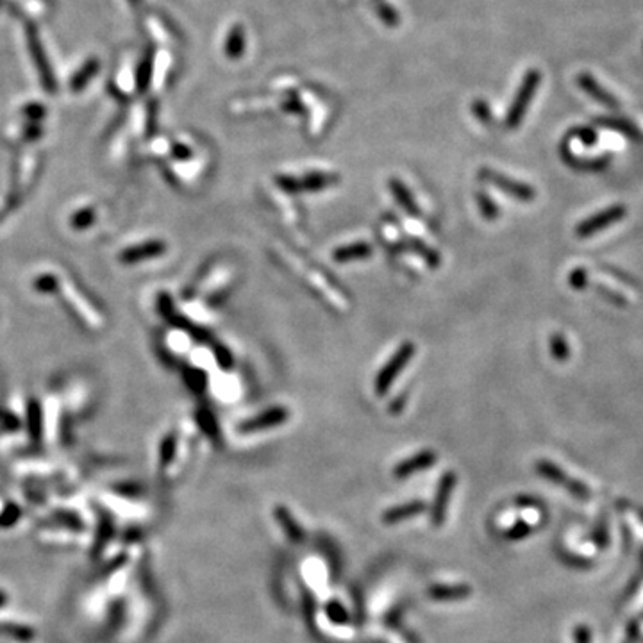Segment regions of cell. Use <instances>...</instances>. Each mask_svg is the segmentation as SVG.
Here are the masks:
<instances>
[{"label": "cell", "mask_w": 643, "mask_h": 643, "mask_svg": "<svg viewBox=\"0 0 643 643\" xmlns=\"http://www.w3.org/2000/svg\"><path fill=\"white\" fill-rule=\"evenodd\" d=\"M25 38H27V47L29 52L32 56V61H34V67L38 70L39 79H41L43 88L48 91V93H54L58 90V82H56L54 74H52V67L51 63H48L47 52H45V47H43L41 38L38 34V29L32 22H27L25 24Z\"/></svg>", "instance_id": "1"}, {"label": "cell", "mask_w": 643, "mask_h": 643, "mask_svg": "<svg viewBox=\"0 0 643 643\" xmlns=\"http://www.w3.org/2000/svg\"><path fill=\"white\" fill-rule=\"evenodd\" d=\"M417 347L411 342H404L398 347V351L391 356V359L386 363L384 367L381 368V372L375 377V391L377 395H386L390 391V386L394 384V381L397 379V375L401 374L405 368V365L410 363V359L413 358Z\"/></svg>", "instance_id": "2"}, {"label": "cell", "mask_w": 643, "mask_h": 643, "mask_svg": "<svg viewBox=\"0 0 643 643\" xmlns=\"http://www.w3.org/2000/svg\"><path fill=\"white\" fill-rule=\"evenodd\" d=\"M540 84V74L536 70H531L529 74L524 79L522 86H520L519 93L514 97V102L511 104V110L507 113V127L514 129L519 127V124L522 122L524 115H526L527 105L531 104V98L534 97V91Z\"/></svg>", "instance_id": "3"}, {"label": "cell", "mask_w": 643, "mask_h": 643, "mask_svg": "<svg viewBox=\"0 0 643 643\" xmlns=\"http://www.w3.org/2000/svg\"><path fill=\"white\" fill-rule=\"evenodd\" d=\"M479 179L488 181V183L495 184L499 190H502L504 193L511 197H517L522 202H531V200L536 197V191L529 186V184L519 183V181H513L509 177L502 176L499 171H493L490 168H481L479 170Z\"/></svg>", "instance_id": "4"}, {"label": "cell", "mask_w": 643, "mask_h": 643, "mask_svg": "<svg viewBox=\"0 0 643 643\" xmlns=\"http://www.w3.org/2000/svg\"><path fill=\"white\" fill-rule=\"evenodd\" d=\"M625 216V207L624 206H611L608 209L600 211V213L593 214L590 219H586L585 222H581L577 226L576 233L579 238H588L593 234L604 230L606 227L613 226V223L620 222Z\"/></svg>", "instance_id": "5"}, {"label": "cell", "mask_w": 643, "mask_h": 643, "mask_svg": "<svg viewBox=\"0 0 643 643\" xmlns=\"http://www.w3.org/2000/svg\"><path fill=\"white\" fill-rule=\"evenodd\" d=\"M456 483H457V477L453 470H448L447 474H443L440 479V483H438L436 495H434L433 507H431V520H433V524L436 527H440L441 524L445 522L448 500H450V495H453Z\"/></svg>", "instance_id": "6"}, {"label": "cell", "mask_w": 643, "mask_h": 643, "mask_svg": "<svg viewBox=\"0 0 643 643\" xmlns=\"http://www.w3.org/2000/svg\"><path fill=\"white\" fill-rule=\"evenodd\" d=\"M288 410L281 408V405H273L270 410L263 411V413L256 415L254 418H249L243 424L238 425V431L243 434H250V433H257V431H265V429L275 427V425H281L282 422L288 420Z\"/></svg>", "instance_id": "7"}, {"label": "cell", "mask_w": 643, "mask_h": 643, "mask_svg": "<svg viewBox=\"0 0 643 643\" xmlns=\"http://www.w3.org/2000/svg\"><path fill=\"white\" fill-rule=\"evenodd\" d=\"M536 470H538L540 476L547 477V479L552 481V483L565 484V488H569V490L572 491V493H576V495H579V497L588 495V490H586V486H583L581 483H577L576 479H570V477H566L565 472H563L561 468H557L556 465L550 463V461H538V465H536Z\"/></svg>", "instance_id": "8"}, {"label": "cell", "mask_w": 643, "mask_h": 643, "mask_svg": "<svg viewBox=\"0 0 643 643\" xmlns=\"http://www.w3.org/2000/svg\"><path fill=\"white\" fill-rule=\"evenodd\" d=\"M436 460H438L436 453H433V450H422V453L415 454V456L410 457V460H405V461H402V463H398L397 467L394 468V476L397 477V479H405V477L413 476V474H417V472L425 470V468H431L434 463H436Z\"/></svg>", "instance_id": "9"}, {"label": "cell", "mask_w": 643, "mask_h": 643, "mask_svg": "<svg viewBox=\"0 0 643 643\" xmlns=\"http://www.w3.org/2000/svg\"><path fill=\"white\" fill-rule=\"evenodd\" d=\"M275 520L279 522V526L282 527L285 534L290 538L292 543H302L306 540V534L302 526L295 520V517L292 514V511L286 506H277L275 507Z\"/></svg>", "instance_id": "10"}, {"label": "cell", "mask_w": 643, "mask_h": 643, "mask_svg": "<svg viewBox=\"0 0 643 643\" xmlns=\"http://www.w3.org/2000/svg\"><path fill=\"white\" fill-rule=\"evenodd\" d=\"M427 593L436 602H453L470 597L472 588L468 585H434L429 588Z\"/></svg>", "instance_id": "11"}, {"label": "cell", "mask_w": 643, "mask_h": 643, "mask_svg": "<svg viewBox=\"0 0 643 643\" xmlns=\"http://www.w3.org/2000/svg\"><path fill=\"white\" fill-rule=\"evenodd\" d=\"M424 511H425V504L415 500V502L402 504V506H395V507H391V509L384 511V513H382V522L388 524V526H394V524L415 519V517H418V514L424 513Z\"/></svg>", "instance_id": "12"}, {"label": "cell", "mask_w": 643, "mask_h": 643, "mask_svg": "<svg viewBox=\"0 0 643 643\" xmlns=\"http://www.w3.org/2000/svg\"><path fill=\"white\" fill-rule=\"evenodd\" d=\"M100 70V61L97 58H90L88 61L79 68L74 74V77L70 79V90L72 91H82L88 86V82L97 75V72Z\"/></svg>", "instance_id": "13"}, {"label": "cell", "mask_w": 643, "mask_h": 643, "mask_svg": "<svg viewBox=\"0 0 643 643\" xmlns=\"http://www.w3.org/2000/svg\"><path fill=\"white\" fill-rule=\"evenodd\" d=\"M372 254V247L365 242L352 243L347 247H339L335 250L332 257L336 263H349V261H359V259H367Z\"/></svg>", "instance_id": "14"}, {"label": "cell", "mask_w": 643, "mask_h": 643, "mask_svg": "<svg viewBox=\"0 0 643 643\" xmlns=\"http://www.w3.org/2000/svg\"><path fill=\"white\" fill-rule=\"evenodd\" d=\"M390 190L394 193L395 200L398 202V206L405 211V213L410 214V216H418L420 214V209H418L417 202H415L413 195L410 193V190L404 186V183L398 179H391L390 181Z\"/></svg>", "instance_id": "15"}, {"label": "cell", "mask_w": 643, "mask_h": 643, "mask_svg": "<svg viewBox=\"0 0 643 643\" xmlns=\"http://www.w3.org/2000/svg\"><path fill=\"white\" fill-rule=\"evenodd\" d=\"M336 179H338L336 176H329V174H322V171H311V174L300 179V188H302V191H320L331 186Z\"/></svg>", "instance_id": "16"}, {"label": "cell", "mask_w": 643, "mask_h": 643, "mask_svg": "<svg viewBox=\"0 0 643 643\" xmlns=\"http://www.w3.org/2000/svg\"><path fill=\"white\" fill-rule=\"evenodd\" d=\"M579 82H581L583 88H585V90L588 91L593 98H595V100L602 102V104L609 105V108H618V102H616V98H613L608 91L602 90V88H600V86L597 84L592 77H588V75H583V77L579 79Z\"/></svg>", "instance_id": "17"}, {"label": "cell", "mask_w": 643, "mask_h": 643, "mask_svg": "<svg viewBox=\"0 0 643 643\" xmlns=\"http://www.w3.org/2000/svg\"><path fill=\"white\" fill-rule=\"evenodd\" d=\"M245 51V32L240 25L233 27V31L229 32L227 36V43H226V54L229 56L230 59H238L242 56V52Z\"/></svg>", "instance_id": "18"}, {"label": "cell", "mask_w": 643, "mask_h": 643, "mask_svg": "<svg viewBox=\"0 0 643 643\" xmlns=\"http://www.w3.org/2000/svg\"><path fill=\"white\" fill-rule=\"evenodd\" d=\"M152 52L148 51L147 54L143 56L141 59L140 67L136 68V86L140 91H145L150 84V79H152Z\"/></svg>", "instance_id": "19"}, {"label": "cell", "mask_w": 643, "mask_h": 643, "mask_svg": "<svg viewBox=\"0 0 643 643\" xmlns=\"http://www.w3.org/2000/svg\"><path fill=\"white\" fill-rule=\"evenodd\" d=\"M408 243H410V247L415 250V252L420 254V256L424 257V261L427 263L431 268H436V266H440V254H438L436 250H433L431 247H427L425 243H422L420 240H417V238L408 240Z\"/></svg>", "instance_id": "20"}, {"label": "cell", "mask_w": 643, "mask_h": 643, "mask_svg": "<svg viewBox=\"0 0 643 643\" xmlns=\"http://www.w3.org/2000/svg\"><path fill=\"white\" fill-rule=\"evenodd\" d=\"M197 422H199L200 429H202L204 433L207 434L209 438L219 441L220 440V431H219V424H216V418L209 413L207 410H200L199 415H197Z\"/></svg>", "instance_id": "21"}, {"label": "cell", "mask_w": 643, "mask_h": 643, "mask_svg": "<svg viewBox=\"0 0 643 643\" xmlns=\"http://www.w3.org/2000/svg\"><path fill=\"white\" fill-rule=\"evenodd\" d=\"M161 252H164V243L163 242H150L143 247L133 249L131 252H127V256H131V261L136 259H147V257L160 256Z\"/></svg>", "instance_id": "22"}, {"label": "cell", "mask_w": 643, "mask_h": 643, "mask_svg": "<svg viewBox=\"0 0 643 643\" xmlns=\"http://www.w3.org/2000/svg\"><path fill=\"white\" fill-rule=\"evenodd\" d=\"M113 536V524L108 517H104L98 526V533L97 538H95V547H93V556H97L98 552H102V549L105 547V543L110 542V538Z\"/></svg>", "instance_id": "23"}, {"label": "cell", "mask_w": 643, "mask_h": 643, "mask_svg": "<svg viewBox=\"0 0 643 643\" xmlns=\"http://www.w3.org/2000/svg\"><path fill=\"white\" fill-rule=\"evenodd\" d=\"M550 354L556 361H566L570 356V349L566 339L561 335H552L550 336Z\"/></svg>", "instance_id": "24"}, {"label": "cell", "mask_w": 643, "mask_h": 643, "mask_svg": "<svg viewBox=\"0 0 643 643\" xmlns=\"http://www.w3.org/2000/svg\"><path fill=\"white\" fill-rule=\"evenodd\" d=\"M477 199V206H479L481 214H483L486 220H495L499 216V209H497L495 202L490 199V195H486L484 191H477L476 193Z\"/></svg>", "instance_id": "25"}, {"label": "cell", "mask_w": 643, "mask_h": 643, "mask_svg": "<svg viewBox=\"0 0 643 643\" xmlns=\"http://www.w3.org/2000/svg\"><path fill=\"white\" fill-rule=\"evenodd\" d=\"M325 613H327V618L331 620L332 624L342 625V624H347L349 622L347 609L343 608L339 602H336V600H331V602L325 606Z\"/></svg>", "instance_id": "26"}, {"label": "cell", "mask_w": 643, "mask_h": 643, "mask_svg": "<svg viewBox=\"0 0 643 643\" xmlns=\"http://www.w3.org/2000/svg\"><path fill=\"white\" fill-rule=\"evenodd\" d=\"M184 377H186V382L190 384L191 390L197 391V394H202V391L206 390L207 377H206V374H204V370H199V368H191V370L186 372Z\"/></svg>", "instance_id": "27"}, {"label": "cell", "mask_w": 643, "mask_h": 643, "mask_svg": "<svg viewBox=\"0 0 643 643\" xmlns=\"http://www.w3.org/2000/svg\"><path fill=\"white\" fill-rule=\"evenodd\" d=\"M213 352H214V358H216V363H219L220 368H223V370H229V368H233L234 359H233V354H230L229 349L223 347L222 343L214 342Z\"/></svg>", "instance_id": "28"}, {"label": "cell", "mask_w": 643, "mask_h": 643, "mask_svg": "<svg viewBox=\"0 0 643 643\" xmlns=\"http://www.w3.org/2000/svg\"><path fill=\"white\" fill-rule=\"evenodd\" d=\"M174 456H176V436L170 434V436L164 438L163 445H161V465L163 467L170 465Z\"/></svg>", "instance_id": "29"}, {"label": "cell", "mask_w": 643, "mask_h": 643, "mask_svg": "<svg viewBox=\"0 0 643 643\" xmlns=\"http://www.w3.org/2000/svg\"><path fill=\"white\" fill-rule=\"evenodd\" d=\"M275 183L277 186L281 188L282 191H286V193H299V191H302V188H300V179H297V177L277 176Z\"/></svg>", "instance_id": "30"}, {"label": "cell", "mask_w": 643, "mask_h": 643, "mask_svg": "<svg viewBox=\"0 0 643 643\" xmlns=\"http://www.w3.org/2000/svg\"><path fill=\"white\" fill-rule=\"evenodd\" d=\"M18 519H20V507L15 506V504H9V506L4 509V513L0 514V527L8 529V527L15 526V524L18 522Z\"/></svg>", "instance_id": "31"}, {"label": "cell", "mask_w": 643, "mask_h": 643, "mask_svg": "<svg viewBox=\"0 0 643 643\" xmlns=\"http://www.w3.org/2000/svg\"><path fill=\"white\" fill-rule=\"evenodd\" d=\"M2 632H8V635L15 636L16 639L20 642H27V639L32 638V631L27 628H18V625H0Z\"/></svg>", "instance_id": "32"}, {"label": "cell", "mask_w": 643, "mask_h": 643, "mask_svg": "<svg viewBox=\"0 0 643 643\" xmlns=\"http://www.w3.org/2000/svg\"><path fill=\"white\" fill-rule=\"evenodd\" d=\"M586 282H588V277H586L585 270H581V268L573 270L572 275H570V285L577 290H583L586 286Z\"/></svg>", "instance_id": "33"}, {"label": "cell", "mask_w": 643, "mask_h": 643, "mask_svg": "<svg viewBox=\"0 0 643 643\" xmlns=\"http://www.w3.org/2000/svg\"><path fill=\"white\" fill-rule=\"evenodd\" d=\"M472 110H474V113L477 115V118H479L481 122H490L491 120L490 108L486 105V102L476 100V102H474V105H472Z\"/></svg>", "instance_id": "34"}, {"label": "cell", "mask_w": 643, "mask_h": 643, "mask_svg": "<svg viewBox=\"0 0 643 643\" xmlns=\"http://www.w3.org/2000/svg\"><path fill=\"white\" fill-rule=\"evenodd\" d=\"M171 152H174V156H176L177 160H190V157H191L190 148L184 147V145H181V143L174 145V148H171Z\"/></svg>", "instance_id": "35"}, {"label": "cell", "mask_w": 643, "mask_h": 643, "mask_svg": "<svg viewBox=\"0 0 643 643\" xmlns=\"http://www.w3.org/2000/svg\"><path fill=\"white\" fill-rule=\"evenodd\" d=\"M24 113H25V117L39 118V117H43L45 110H43L41 105H38V104H29L24 108Z\"/></svg>", "instance_id": "36"}, {"label": "cell", "mask_w": 643, "mask_h": 643, "mask_svg": "<svg viewBox=\"0 0 643 643\" xmlns=\"http://www.w3.org/2000/svg\"><path fill=\"white\" fill-rule=\"evenodd\" d=\"M402 401H404V398H395V404L391 405V411H394V413H397L398 408H402V404H404Z\"/></svg>", "instance_id": "37"}, {"label": "cell", "mask_w": 643, "mask_h": 643, "mask_svg": "<svg viewBox=\"0 0 643 643\" xmlns=\"http://www.w3.org/2000/svg\"><path fill=\"white\" fill-rule=\"evenodd\" d=\"M6 600H8V595H6V593L2 592V590H0V608H2V606L6 604Z\"/></svg>", "instance_id": "38"}, {"label": "cell", "mask_w": 643, "mask_h": 643, "mask_svg": "<svg viewBox=\"0 0 643 643\" xmlns=\"http://www.w3.org/2000/svg\"><path fill=\"white\" fill-rule=\"evenodd\" d=\"M127 2L133 6V8H140V4H141V0H127Z\"/></svg>", "instance_id": "39"}]
</instances>
